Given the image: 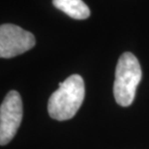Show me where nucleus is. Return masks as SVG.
<instances>
[{
	"instance_id": "obj_5",
	"label": "nucleus",
	"mask_w": 149,
	"mask_h": 149,
	"mask_svg": "<svg viewBox=\"0 0 149 149\" xmlns=\"http://www.w3.org/2000/svg\"><path fill=\"white\" fill-rule=\"evenodd\" d=\"M53 5L74 19H86L91 12L82 0H53Z\"/></svg>"
},
{
	"instance_id": "obj_4",
	"label": "nucleus",
	"mask_w": 149,
	"mask_h": 149,
	"mask_svg": "<svg viewBox=\"0 0 149 149\" xmlns=\"http://www.w3.org/2000/svg\"><path fill=\"white\" fill-rule=\"evenodd\" d=\"M36 44L34 35L15 24L0 25V58H13L23 54Z\"/></svg>"
},
{
	"instance_id": "obj_2",
	"label": "nucleus",
	"mask_w": 149,
	"mask_h": 149,
	"mask_svg": "<svg viewBox=\"0 0 149 149\" xmlns=\"http://www.w3.org/2000/svg\"><path fill=\"white\" fill-rule=\"evenodd\" d=\"M141 68L134 54L123 53L117 62L113 95L118 105L128 107L135 99L136 90L141 80Z\"/></svg>"
},
{
	"instance_id": "obj_1",
	"label": "nucleus",
	"mask_w": 149,
	"mask_h": 149,
	"mask_svg": "<svg viewBox=\"0 0 149 149\" xmlns=\"http://www.w3.org/2000/svg\"><path fill=\"white\" fill-rule=\"evenodd\" d=\"M85 98V83L82 76L73 74L59 83V88L48 100V113L56 120L72 118L80 109Z\"/></svg>"
},
{
	"instance_id": "obj_3",
	"label": "nucleus",
	"mask_w": 149,
	"mask_h": 149,
	"mask_svg": "<svg viewBox=\"0 0 149 149\" xmlns=\"http://www.w3.org/2000/svg\"><path fill=\"white\" fill-rule=\"evenodd\" d=\"M23 116L20 94L9 91L0 105V145H6L17 134Z\"/></svg>"
}]
</instances>
